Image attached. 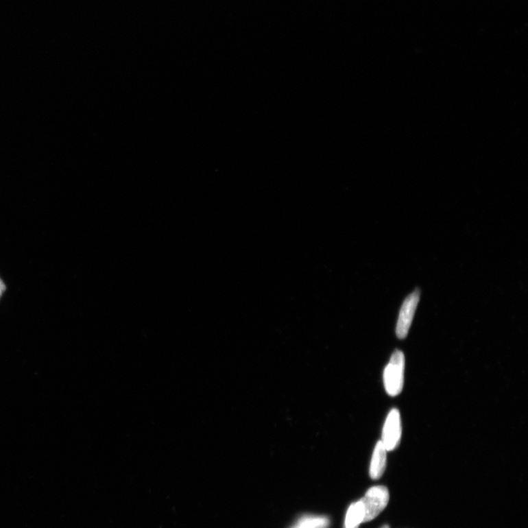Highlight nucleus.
Returning <instances> with one entry per match:
<instances>
[{"label": "nucleus", "mask_w": 528, "mask_h": 528, "mask_svg": "<svg viewBox=\"0 0 528 528\" xmlns=\"http://www.w3.org/2000/svg\"><path fill=\"white\" fill-rule=\"evenodd\" d=\"M405 357L404 353L396 350L384 370L383 381L387 394L392 397L403 392L405 382Z\"/></svg>", "instance_id": "1"}, {"label": "nucleus", "mask_w": 528, "mask_h": 528, "mask_svg": "<svg viewBox=\"0 0 528 528\" xmlns=\"http://www.w3.org/2000/svg\"><path fill=\"white\" fill-rule=\"evenodd\" d=\"M389 499L388 490L383 485L369 489L361 500L365 512L364 523L375 519L386 508Z\"/></svg>", "instance_id": "2"}, {"label": "nucleus", "mask_w": 528, "mask_h": 528, "mask_svg": "<svg viewBox=\"0 0 528 528\" xmlns=\"http://www.w3.org/2000/svg\"><path fill=\"white\" fill-rule=\"evenodd\" d=\"M403 435V425L400 411L397 409L390 410L385 421L381 442L387 451H394L400 445Z\"/></svg>", "instance_id": "3"}, {"label": "nucleus", "mask_w": 528, "mask_h": 528, "mask_svg": "<svg viewBox=\"0 0 528 528\" xmlns=\"http://www.w3.org/2000/svg\"><path fill=\"white\" fill-rule=\"evenodd\" d=\"M420 291L417 289L408 296L401 306L396 330L399 339H405L408 335L420 301Z\"/></svg>", "instance_id": "4"}, {"label": "nucleus", "mask_w": 528, "mask_h": 528, "mask_svg": "<svg viewBox=\"0 0 528 528\" xmlns=\"http://www.w3.org/2000/svg\"><path fill=\"white\" fill-rule=\"evenodd\" d=\"M387 452L381 440L378 441L370 463L369 474L373 480H378L383 477L387 466Z\"/></svg>", "instance_id": "5"}, {"label": "nucleus", "mask_w": 528, "mask_h": 528, "mask_svg": "<svg viewBox=\"0 0 528 528\" xmlns=\"http://www.w3.org/2000/svg\"><path fill=\"white\" fill-rule=\"evenodd\" d=\"M365 512L361 501L352 504L348 508L345 520L346 528H358L364 523Z\"/></svg>", "instance_id": "6"}, {"label": "nucleus", "mask_w": 528, "mask_h": 528, "mask_svg": "<svg viewBox=\"0 0 528 528\" xmlns=\"http://www.w3.org/2000/svg\"><path fill=\"white\" fill-rule=\"evenodd\" d=\"M329 525L328 520L322 517H311L300 522L299 526L304 528H326Z\"/></svg>", "instance_id": "7"}, {"label": "nucleus", "mask_w": 528, "mask_h": 528, "mask_svg": "<svg viewBox=\"0 0 528 528\" xmlns=\"http://www.w3.org/2000/svg\"><path fill=\"white\" fill-rule=\"evenodd\" d=\"M6 291H7L6 284L4 283L3 279L0 278V300H1L3 296L4 295Z\"/></svg>", "instance_id": "8"}, {"label": "nucleus", "mask_w": 528, "mask_h": 528, "mask_svg": "<svg viewBox=\"0 0 528 528\" xmlns=\"http://www.w3.org/2000/svg\"><path fill=\"white\" fill-rule=\"evenodd\" d=\"M381 528H389V526H388V525H384V526H383V527H382Z\"/></svg>", "instance_id": "9"}]
</instances>
